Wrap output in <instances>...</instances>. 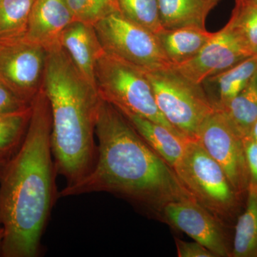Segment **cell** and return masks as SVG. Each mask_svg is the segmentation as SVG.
Listing matches in <instances>:
<instances>
[{
  "mask_svg": "<svg viewBox=\"0 0 257 257\" xmlns=\"http://www.w3.org/2000/svg\"><path fill=\"white\" fill-rule=\"evenodd\" d=\"M35 0H0V46L25 40Z\"/></svg>",
  "mask_w": 257,
  "mask_h": 257,
  "instance_id": "d6986e66",
  "label": "cell"
},
{
  "mask_svg": "<svg viewBox=\"0 0 257 257\" xmlns=\"http://www.w3.org/2000/svg\"><path fill=\"white\" fill-rule=\"evenodd\" d=\"M119 12L134 23L157 35L163 30L158 0H116Z\"/></svg>",
  "mask_w": 257,
  "mask_h": 257,
  "instance_id": "7402d4cb",
  "label": "cell"
},
{
  "mask_svg": "<svg viewBox=\"0 0 257 257\" xmlns=\"http://www.w3.org/2000/svg\"><path fill=\"white\" fill-rule=\"evenodd\" d=\"M174 170L196 200L219 220L234 210L238 194L221 166L197 140H187L183 157Z\"/></svg>",
  "mask_w": 257,
  "mask_h": 257,
  "instance_id": "8992f818",
  "label": "cell"
},
{
  "mask_svg": "<svg viewBox=\"0 0 257 257\" xmlns=\"http://www.w3.org/2000/svg\"><path fill=\"white\" fill-rule=\"evenodd\" d=\"M50 104L42 88L32 102L26 133L16 152L0 169L1 254L35 257L57 197L51 145Z\"/></svg>",
  "mask_w": 257,
  "mask_h": 257,
  "instance_id": "6da1fadb",
  "label": "cell"
},
{
  "mask_svg": "<svg viewBox=\"0 0 257 257\" xmlns=\"http://www.w3.org/2000/svg\"><path fill=\"white\" fill-rule=\"evenodd\" d=\"M42 89L52 113V155L66 186L82 180L97 156L94 135L100 96L60 45L47 51Z\"/></svg>",
  "mask_w": 257,
  "mask_h": 257,
  "instance_id": "3957f363",
  "label": "cell"
},
{
  "mask_svg": "<svg viewBox=\"0 0 257 257\" xmlns=\"http://www.w3.org/2000/svg\"><path fill=\"white\" fill-rule=\"evenodd\" d=\"M121 112L145 142L174 170L183 157L189 138L143 116Z\"/></svg>",
  "mask_w": 257,
  "mask_h": 257,
  "instance_id": "5bb4252c",
  "label": "cell"
},
{
  "mask_svg": "<svg viewBox=\"0 0 257 257\" xmlns=\"http://www.w3.org/2000/svg\"><path fill=\"white\" fill-rule=\"evenodd\" d=\"M74 21L66 0H35L25 40L50 50L60 45L62 32Z\"/></svg>",
  "mask_w": 257,
  "mask_h": 257,
  "instance_id": "7c38bea8",
  "label": "cell"
},
{
  "mask_svg": "<svg viewBox=\"0 0 257 257\" xmlns=\"http://www.w3.org/2000/svg\"><path fill=\"white\" fill-rule=\"evenodd\" d=\"M211 1L215 2V3H218L219 2H220L221 0H211Z\"/></svg>",
  "mask_w": 257,
  "mask_h": 257,
  "instance_id": "1f68e13d",
  "label": "cell"
},
{
  "mask_svg": "<svg viewBox=\"0 0 257 257\" xmlns=\"http://www.w3.org/2000/svg\"><path fill=\"white\" fill-rule=\"evenodd\" d=\"M248 137H250L255 143H257V120L255 121L254 124H253L252 127L251 128L249 135Z\"/></svg>",
  "mask_w": 257,
  "mask_h": 257,
  "instance_id": "83f0119b",
  "label": "cell"
},
{
  "mask_svg": "<svg viewBox=\"0 0 257 257\" xmlns=\"http://www.w3.org/2000/svg\"><path fill=\"white\" fill-rule=\"evenodd\" d=\"M145 74L165 119L181 135L195 140L203 123L216 110L202 84L193 82L172 66Z\"/></svg>",
  "mask_w": 257,
  "mask_h": 257,
  "instance_id": "5b68a950",
  "label": "cell"
},
{
  "mask_svg": "<svg viewBox=\"0 0 257 257\" xmlns=\"http://www.w3.org/2000/svg\"><path fill=\"white\" fill-rule=\"evenodd\" d=\"M214 35L206 28L187 27L163 29L156 36L167 60L175 66L195 57Z\"/></svg>",
  "mask_w": 257,
  "mask_h": 257,
  "instance_id": "2e32d148",
  "label": "cell"
},
{
  "mask_svg": "<svg viewBox=\"0 0 257 257\" xmlns=\"http://www.w3.org/2000/svg\"><path fill=\"white\" fill-rule=\"evenodd\" d=\"M94 80L101 99L119 111L143 116L180 134L159 109L145 71L103 51L96 61Z\"/></svg>",
  "mask_w": 257,
  "mask_h": 257,
  "instance_id": "277c9868",
  "label": "cell"
},
{
  "mask_svg": "<svg viewBox=\"0 0 257 257\" xmlns=\"http://www.w3.org/2000/svg\"><path fill=\"white\" fill-rule=\"evenodd\" d=\"M3 239H4V229L0 226V253H1L2 246H3Z\"/></svg>",
  "mask_w": 257,
  "mask_h": 257,
  "instance_id": "f1b7e54d",
  "label": "cell"
},
{
  "mask_svg": "<svg viewBox=\"0 0 257 257\" xmlns=\"http://www.w3.org/2000/svg\"><path fill=\"white\" fill-rule=\"evenodd\" d=\"M10 157L0 155V169H1V167H3V165L5 163V162H6V160H8ZM0 226H1V225H0Z\"/></svg>",
  "mask_w": 257,
  "mask_h": 257,
  "instance_id": "f546056e",
  "label": "cell"
},
{
  "mask_svg": "<svg viewBox=\"0 0 257 257\" xmlns=\"http://www.w3.org/2000/svg\"><path fill=\"white\" fill-rule=\"evenodd\" d=\"M219 110L241 138L248 136L257 120V72L247 85Z\"/></svg>",
  "mask_w": 257,
  "mask_h": 257,
  "instance_id": "ac0fdd59",
  "label": "cell"
},
{
  "mask_svg": "<svg viewBox=\"0 0 257 257\" xmlns=\"http://www.w3.org/2000/svg\"><path fill=\"white\" fill-rule=\"evenodd\" d=\"M211 0H158L159 13L163 29L187 27L206 28V20L217 5Z\"/></svg>",
  "mask_w": 257,
  "mask_h": 257,
  "instance_id": "e0dca14e",
  "label": "cell"
},
{
  "mask_svg": "<svg viewBox=\"0 0 257 257\" xmlns=\"http://www.w3.org/2000/svg\"><path fill=\"white\" fill-rule=\"evenodd\" d=\"M251 56L226 24L219 32H214V36L195 57L172 67L193 82L202 84L206 79Z\"/></svg>",
  "mask_w": 257,
  "mask_h": 257,
  "instance_id": "8fae6325",
  "label": "cell"
},
{
  "mask_svg": "<svg viewBox=\"0 0 257 257\" xmlns=\"http://www.w3.org/2000/svg\"><path fill=\"white\" fill-rule=\"evenodd\" d=\"M242 140L249 174V184L257 187V143L248 136Z\"/></svg>",
  "mask_w": 257,
  "mask_h": 257,
  "instance_id": "4316f807",
  "label": "cell"
},
{
  "mask_svg": "<svg viewBox=\"0 0 257 257\" xmlns=\"http://www.w3.org/2000/svg\"><path fill=\"white\" fill-rule=\"evenodd\" d=\"M47 51L26 40L0 46V82L32 104L42 89Z\"/></svg>",
  "mask_w": 257,
  "mask_h": 257,
  "instance_id": "9c48e42d",
  "label": "cell"
},
{
  "mask_svg": "<svg viewBox=\"0 0 257 257\" xmlns=\"http://www.w3.org/2000/svg\"><path fill=\"white\" fill-rule=\"evenodd\" d=\"M157 213L167 224L202 243L216 257L231 256L221 221L195 198L187 197L172 201Z\"/></svg>",
  "mask_w": 257,
  "mask_h": 257,
  "instance_id": "30bf717a",
  "label": "cell"
},
{
  "mask_svg": "<svg viewBox=\"0 0 257 257\" xmlns=\"http://www.w3.org/2000/svg\"><path fill=\"white\" fill-rule=\"evenodd\" d=\"M31 107L13 114H0V155L11 156L23 141L30 121Z\"/></svg>",
  "mask_w": 257,
  "mask_h": 257,
  "instance_id": "603a6c76",
  "label": "cell"
},
{
  "mask_svg": "<svg viewBox=\"0 0 257 257\" xmlns=\"http://www.w3.org/2000/svg\"><path fill=\"white\" fill-rule=\"evenodd\" d=\"M195 140L221 166L238 195L247 191L249 174L242 138L222 111L215 110L208 116Z\"/></svg>",
  "mask_w": 257,
  "mask_h": 257,
  "instance_id": "ba28073f",
  "label": "cell"
},
{
  "mask_svg": "<svg viewBox=\"0 0 257 257\" xmlns=\"http://www.w3.org/2000/svg\"><path fill=\"white\" fill-rule=\"evenodd\" d=\"M257 72V56H251L221 73L206 79L202 87L216 110L237 95Z\"/></svg>",
  "mask_w": 257,
  "mask_h": 257,
  "instance_id": "9a60e30c",
  "label": "cell"
},
{
  "mask_svg": "<svg viewBox=\"0 0 257 257\" xmlns=\"http://www.w3.org/2000/svg\"><path fill=\"white\" fill-rule=\"evenodd\" d=\"M60 43L79 73L96 88L94 70L96 61L103 50L94 26L72 22L62 32Z\"/></svg>",
  "mask_w": 257,
  "mask_h": 257,
  "instance_id": "4fadbf2b",
  "label": "cell"
},
{
  "mask_svg": "<svg viewBox=\"0 0 257 257\" xmlns=\"http://www.w3.org/2000/svg\"><path fill=\"white\" fill-rule=\"evenodd\" d=\"M74 21L94 25L108 15L119 12L116 0H66Z\"/></svg>",
  "mask_w": 257,
  "mask_h": 257,
  "instance_id": "cb8c5ba5",
  "label": "cell"
},
{
  "mask_svg": "<svg viewBox=\"0 0 257 257\" xmlns=\"http://www.w3.org/2000/svg\"><path fill=\"white\" fill-rule=\"evenodd\" d=\"M246 209L235 228L231 256L257 257V187L249 184Z\"/></svg>",
  "mask_w": 257,
  "mask_h": 257,
  "instance_id": "ffe728a7",
  "label": "cell"
},
{
  "mask_svg": "<svg viewBox=\"0 0 257 257\" xmlns=\"http://www.w3.org/2000/svg\"><path fill=\"white\" fill-rule=\"evenodd\" d=\"M32 104L18 97L9 88L0 82V114H13L26 111Z\"/></svg>",
  "mask_w": 257,
  "mask_h": 257,
  "instance_id": "d4e9b609",
  "label": "cell"
},
{
  "mask_svg": "<svg viewBox=\"0 0 257 257\" xmlns=\"http://www.w3.org/2000/svg\"><path fill=\"white\" fill-rule=\"evenodd\" d=\"M227 25L251 56H257V7L236 0Z\"/></svg>",
  "mask_w": 257,
  "mask_h": 257,
  "instance_id": "44dd1931",
  "label": "cell"
},
{
  "mask_svg": "<svg viewBox=\"0 0 257 257\" xmlns=\"http://www.w3.org/2000/svg\"><path fill=\"white\" fill-rule=\"evenodd\" d=\"M175 243L179 257H216L210 250L197 241L189 242L176 238Z\"/></svg>",
  "mask_w": 257,
  "mask_h": 257,
  "instance_id": "484cf974",
  "label": "cell"
},
{
  "mask_svg": "<svg viewBox=\"0 0 257 257\" xmlns=\"http://www.w3.org/2000/svg\"><path fill=\"white\" fill-rule=\"evenodd\" d=\"M101 48L108 55L149 72L172 67L156 35L134 23L119 12L94 25Z\"/></svg>",
  "mask_w": 257,
  "mask_h": 257,
  "instance_id": "52a82bcc",
  "label": "cell"
},
{
  "mask_svg": "<svg viewBox=\"0 0 257 257\" xmlns=\"http://www.w3.org/2000/svg\"><path fill=\"white\" fill-rule=\"evenodd\" d=\"M95 135L99 145L94 167L77 183L66 186L58 197L109 192L157 212L167 203L193 197L126 116L101 98Z\"/></svg>",
  "mask_w": 257,
  "mask_h": 257,
  "instance_id": "7a4b0ae2",
  "label": "cell"
},
{
  "mask_svg": "<svg viewBox=\"0 0 257 257\" xmlns=\"http://www.w3.org/2000/svg\"><path fill=\"white\" fill-rule=\"evenodd\" d=\"M244 1L248 2V3H251V4L257 7V0H244Z\"/></svg>",
  "mask_w": 257,
  "mask_h": 257,
  "instance_id": "4dcf8cb0",
  "label": "cell"
}]
</instances>
